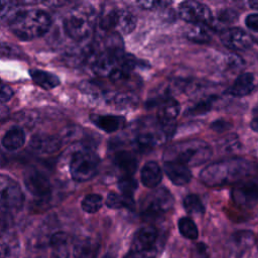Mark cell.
<instances>
[{
	"label": "cell",
	"instance_id": "22",
	"mask_svg": "<svg viewBox=\"0 0 258 258\" xmlns=\"http://www.w3.org/2000/svg\"><path fill=\"white\" fill-rule=\"evenodd\" d=\"M162 179V170L154 161L146 162L141 169V181L146 187L157 186Z\"/></svg>",
	"mask_w": 258,
	"mask_h": 258
},
{
	"label": "cell",
	"instance_id": "4",
	"mask_svg": "<svg viewBox=\"0 0 258 258\" xmlns=\"http://www.w3.org/2000/svg\"><path fill=\"white\" fill-rule=\"evenodd\" d=\"M96 16L92 7L80 5L72 9L63 19L66 33L77 41H83L92 34Z\"/></svg>",
	"mask_w": 258,
	"mask_h": 258
},
{
	"label": "cell",
	"instance_id": "25",
	"mask_svg": "<svg viewBox=\"0 0 258 258\" xmlns=\"http://www.w3.org/2000/svg\"><path fill=\"white\" fill-rule=\"evenodd\" d=\"M106 205L110 209H120V208L131 209L134 206V200L132 197L118 195L116 192H110L107 196Z\"/></svg>",
	"mask_w": 258,
	"mask_h": 258
},
{
	"label": "cell",
	"instance_id": "15",
	"mask_svg": "<svg viewBox=\"0 0 258 258\" xmlns=\"http://www.w3.org/2000/svg\"><path fill=\"white\" fill-rule=\"evenodd\" d=\"M168 137L159 125V128H145L140 130L135 138V143L140 150H150L166 141Z\"/></svg>",
	"mask_w": 258,
	"mask_h": 258
},
{
	"label": "cell",
	"instance_id": "38",
	"mask_svg": "<svg viewBox=\"0 0 258 258\" xmlns=\"http://www.w3.org/2000/svg\"><path fill=\"white\" fill-rule=\"evenodd\" d=\"M229 127H230V124L227 121H224V120H218V121H215L212 124L213 130L218 131V132H222V131L226 130Z\"/></svg>",
	"mask_w": 258,
	"mask_h": 258
},
{
	"label": "cell",
	"instance_id": "34",
	"mask_svg": "<svg viewBox=\"0 0 258 258\" xmlns=\"http://www.w3.org/2000/svg\"><path fill=\"white\" fill-rule=\"evenodd\" d=\"M13 96L12 89L0 80V104L7 102Z\"/></svg>",
	"mask_w": 258,
	"mask_h": 258
},
{
	"label": "cell",
	"instance_id": "36",
	"mask_svg": "<svg viewBox=\"0 0 258 258\" xmlns=\"http://www.w3.org/2000/svg\"><path fill=\"white\" fill-rule=\"evenodd\" d=\"M14 2H0V18L6 17L14 8Z\"/></svg>",
	"mask_w": 258,
	"mask_h": 258
},
{
	"label": "cell",
	"instance_id": "45",
	"mask_svg": "<svg viewBox=\"0 0 258 258\" xmlns=\"http://www.w3.org/2000/svg\"><path fill=\"white\" fill-rule=\"evenodd\" d=\"M79 258H91V255H88V256H81Z\"/></svg>",
	"mask_w": 258,
	"mask_h": 258
},
{
	"label": "cell",
	"instance_id": "26",
	"mask_svg": "<svg viewBox=\"0 0 258 258\" xmlns=\"http://www.w3.org/2000/svg\"><path fill=\"white\" fill-rule=\"evenodd\" d=\"M186 36L189 40L199 43H205L211 40V33L204 24H192L186 32Z\"/></svg>",
	"mask_w": 258,
	"mask_h": 258
},
{
	"label": "cell",
	"instance_id": "6",
	"mask_svg": "<svg viewBox=\"0 0 258 258\" xmlns=\"http://www.w3.org/2000/svg\"><path fill=\"white\" fill-rule=\"evenodd\" d=\"M136 17L125 9L113 7L104 8L100 16V26L105 30H115L117 33L128 34L136 26Z\"/></svg>",
	"mask_w": 258,
	"mask_h": 258
},
{
	"label": "cell",
	"instance_id": "33",
	"mask_svg": "<svg viewBox=\"0 0 258 258\" xmlns=\"http://www.w3.org/2000/svg\"><path fill=\"white\" fill-rule=\"evenodd\" d=\"M246 26L249 30L253 32V34H258V13L249 14L245 19Z\"/></svg>",
	"mask_w": 258,
	"mask_h": 258
},
{
	"label": "cell",
	"instance_id": "31",
	"mask_svg": "<svg viewBox=\"0 0 258 258\" xmlns=\"http://www.w3.org/2000/svg\"><path fill=\"white\" fill-rule=\"evenodd\" d=\"M18 244L15 241H9L0 245V258H17Z\"/></svg>",
	"mask_w": 258,
	"mask_h": 258
},
{
	"label": "cell",
	"instance_id": "21",
	"mask_svg": "<svg viewBox=\"0 0 258 258\" xmlns=\"http://www.w3.org/2000/svg\"><path fill=\"white\" fill-rule=\"evenodd\" d=\"M92 122L105 132H115L125 125V119L121 116L115 115H93Z\"/></svg>",
	"mask_w": 258,
	"mask_h": 258
},
{
	"label": "cell",
	"instance_id": "23",
	"mask_svg": "<svg viewBox=\"0 0 258 258\" xmlns=\"http://www.w3.org/2000/svg\"><path fill=\"white\" fill-rule=\"evenodd\" d=\"M25 141V134L19 127H13L6 132L2 139V145L11 151L19 149Z\"/></svg>",
	"mask_w": 258,
	"mask_h": 258
},
{
	"label": "cell",
	"instance_id": "44",
	"mask_svg": "<svg viewBox=\"0 0 258 258\" xmlns=\"http://www.w3.org/2000/svg\"><path fill=\"white\" fill-rule=\"evenodd\" d=\"M252 39L254 40V41H256L257 43H258V34H255V35H253V37H252Z\"/></svg>",
	"mask_w": 258,
	"mask_h": 258
},
{
	"label": "cell",
	"instance_id": "9",
	"mask_svg": "<svg viewBox=\"0 0 258 258\" xmlns=\"http://www.w3.org/2000/svg\"><path fill=\"white\" fill-rule=\"evenodd\" d=\"M23 194L18 183L10 176L0 174V211L12 212L22 207Z\"/></svg>",
	"mask_w": 258,
	"mask_h": 258
},
{
	"label": "cell",
	"instance_id": "35",
	"mask_svg": "<svg viewBox=\"0 0 258 258\" xmlns=\"http://www.w3.org/2000/svg\"><path fill=\"white\" fill-rule=\"evenodd\" d=\"M228 66L230 68H235V69H239L241 67H243V59L241 57H239V55L237 54H230L228 55Z\"/></svg>",
	"mask_w": 258,
	"mask_h": 258
},
{
	"label": "cell",
	"instance_id": "7",
	"mask_svg": "<svg viewBox=\"0 0 258 258\" xmlns=\"http://www.w3.org/2000/svg\"><path fill=\"white\" fill-rule=\"evenodd\" d=\"M100 159L95 152L89 149L78 151L71 160V175L77 181H87L96 175Z\"/></svg>",
	"mask_w": 258,
	"mask_h": 258
},
{
	"label": "cell",
	"instance_id": "11",
	"mask_svg": "<svg viewBox=\"0 0 258 258\" xmlns=\"http://www.w3.org/2000/svg\"><path fill=\"white\" fill-rule=\"evenodd\" d=\"M179 17L191 24H204L213 20V15L208 6L198 1H184L178 7Z\"/></svg>",
	"mask_w": 258,
	"mask_h": 258
},
{
	"label": "cell",
	"instance_id": "10",
	"mask_svg": "<svg viewBox=\"0 0 258 258\" xmlns=\"http://www.w3.org/2000/svg\"><path fill=\"white\" fill-rule=\"evenodd\" d=\"M232 199L241 207H255L258 204V177H246L237 182L232 188Z\"/></svg>",
	"mask_w": 258,
	"mask_h": 258
},
{
	"label": "cell",
	"instance_id": "5",
	"mask_svg": "<svg viewBox=\"0 0 258 258\" xmlns=\"http://www.w3.org/2000/svg\"><path fill=\"white\" fill-rule=\"evenodd\" d=\"M123 57L124 52L121 39L118 34L112 35L106 47L94 56L92 69L99 76L110 77L114 70L118 68Z\"/></svg>",
	"mask_w": 258,
	"mask_h": 258
},
{
	"label": "cell",
	"instance_id": "27",
	"mask_svg": "<svg viewBox=\"0 0 258 258\" xmlns=\"http://www.w3.org/2000/svg\"><path fill=\"white\" fill-rule=\"evenodd\" d=\"M179 233L186 239L195 240L199 236V230L195 222L188 217H182L178 220Z\"/></svg>",
	"mask_w": 258,
	"mask_h": 258
},
{
	"label": "cell",
	"instance_id": "13",
	"mask_svg": "<svg viewBox=\"0 0 258 258\" xmlns=\"http://www.w3.org/2000/svg\"><path fill=\"white\" fill-rule=\"evenodd\" d=\"M24 183L31 195L40 200L47 199L50 195V183L48 178L42 172L35 169L29 170L25 174Z\"/></svg>",
	"mask_w": 258,
	"mask_h": 258
},
{
	"label": "cell",
	"instance_id": "43",
	"mask_svg": "<svg viewBox=\"0 0 258 258\" xmlns=\"http://www.w3.org/2000/svg\"><path fill=\"white\" fill-rule=\"evenodd\" d=\"M249 5L251 6V8L258 10V1H251L249 2Z\"/></svg>",
	"mask_w": 258,
	"mask_h": 258
},
{
	"label": "cell",
	"instance_id": "14",
	"mask_svg": "<svg viewBox=\"0 0 258 258\" xmlns=\"http://www.w3.org/2000/svg\"><path fill=\"white\" fill-rule=\"evenodd\" d=\"M157 239V231L154 227L146 226L136 231L131 243V252L148 253L152 250Z\"/></svg>",
	"mask_w": 258,
	"mask_h": 258
},
{
	"label": "cell",
	"instance_id": "20",
	"mask_svg": "<svg viewBox=\"0 0 258 258\" xmlns=\"http://www.w3.org/2000/svg\"><path fill=\"white\" fill-rule=\"evenodd\" d=\"M114 163L117 168L124 173V175H131L136 171L138 166V161L136 156L126 150H121L115 153Z\"/></svg>",
	"mask_w": 258,
	"mask_h": 258
},
{
	"label": "cell",
	"instance_id": "46",
	"mask_svg": "<svg viewBox=\"0 0 258 258\" xmlns=\"http://www.w3.org/2000/svg\"><path fill=\"white\" fill-rule=\"evenodd\" d=\"M1 161H2V155H1V152H0V163H1Z\"/></svg>",
	"mask_w": 258,
	"mask_h": 258
},
{
	"label": "cell",
	"instance_id": "30",
	"mask_svg": "<svg viewBox=\"0 0 258 258\" xmlns=\"http://www.w3.org/2000/svg\"><path fill=\"white\" fill-rule=\"evenodd\" d=\"M118 187L122 191V195L132 197L133 192L137 188V181L131 175H124L119 179Z\"/></svg>",
	"mask_w": 258,
	"mask_h": 258
},
{
	"label": "cell",
	"instance_id": "32",
	"mask_svg": "<svg viewBox=\"0 0 258 258\" xmlns=\"http://www.w3.org/2000/svg\"><path fill=\"white\" fill-rule=\"evenodd\" d=\"M212 101L211 100H205L202 101L200 103H198L197 105H195L194 107H191L190 109H188L187 113L189 115H200V114H204L208 111H210V109L212 108Z\"/></svg>",
	"mask_w": 258,
	"mask_h": 258
},
{
	"label": "cell",
	"instance_id": "2",
	"mask_svg": "<svg viewBox=\"0 0 258 258\" xmlns=\"http://www.w3.org/2000/svg\"><path fill=\"white\" fill-rule=\"evenodd\" d=\"M51 24L49 15L40 9H29L16 13L10 21L11 31L22 40H31L47 32Z\"/></svg>",
	"mask_w": 258,
	"mask_h": 258
},
{
	"label": "cell",
	"instance_id": "37",
	"mask_svg": "<svg viewBox=\"0 0 258 258\" xmlns=\"http://www.w3.org/2000/svg\"><path fill=\"white\" fill-rule=\"evenodd\" d=\"M197 252V258H209L210 252L208 249V246L204 243H199L196 247Z\"/></svg>",
	"mask_w": 258,
	"mask_h": 258
},
{
	"label": "cell",
	"instance_id": "8",
	"mask_svg": "<svg viewBox=\"0 0 258 258\" xmlns=\"http://www.w3.org/2000/svg\"><path fill=\"white\" fill-rule=\"evenodd\" d=\"M172 206L173 198L166 188L153 189L142 200V215L147 218H156L168 212Z\"/></svg>",
	"mask_w": 258,
	"mask_h": 258
},
{
	"label": "cell",
	"instance_id": "1",
	"mask_svg": "<svg viewBox=\"0 0 258 258\" xmlns=\"http://www.w3.org/2000/svg\"><path fill=\"white\" fill-rule=\"evenodd\" d=\"M254 171V165L244 158H231L211 163L201 172V180L208 186L237 183Z\"/></svg>",
	"mask_w": 258,
	"mask_h": 258
},
{
	"label": "cell",
	"instance_id": "42",
	"mask_svg": "<svg viewBox=\"0 0 258 258\" xmlns=\"http://www.w3.org/2000/svg\"><path fill=\"white\" fill-rule=\"evenodd\" d=\"M9 115V110L5 105L0 104V121L6 119Z\"/></svg>",
	"mask_w": 258,
	"mask_h": 258
},
{
	"label": "cell",
	"instance_id": "19",
	"mask_svg": "<svg viewBox=\"0 0 258 258\" xmlns=\"http://www.w3.org/2000/svg\"><path fill=\"white\" fill-rule=\"evenodd\" d=\"M179 112H180V106L177 101L171 98L163 100L158 108L157 117H158L159 124H162V125L174 124L175 118L178 116Z\"/></svg>",
	"mask_w": 258,
	"mask_h": 258
},
{
	"label": "cell",
	"instance_id": "17",
	"mask_svg": "<svg viewBox=\"0 0 258 258\" xmlns=\"http://www.w3.org/2000/svg\"><path fill=\"white\" fill-rule=\"evenodd\" d=\"M164 171L168 178L176 185H184L191 178L190 169L175 161H164Z\"/></svg>",
	"mask_w": 258,
	"mask_h": 258
},
{
	"label": "cell",
	"instance_id": "16",
	"mask_svg": "<svg viewBox=\"0 0 258 258\" xmlns=\"http://www.w3.org/2000/svg\"><path fill=\"white\" fill-rule=\"evenodd\" d=\"M29 145L36 152L50 154L59 150L61 147V141L54 135L37 133L31 137Z\"/></svg>",
	"mask_w": 258,
	"mask_h": 258
},
{
	"label": "cell",
	"instance_id": "24",
	"mask_svg": "<svg viewBox=\"0 0 258 258\" xmlns=\"http://www.w3.org/2000/svg\"><path fill=\"white\" fill-rule=\"evenodd\" d=\"M29 73L33 82L45 90L52 89L59 85L58 78L49 72L41 70H30Z\"/></svg>",
	"mask_w": 258,
	"mask_h": 258
},
{
	"label": "cell",
	"instance_id": "12",
	"mask_svg": "<svg viewBox=\"0 0 258 258\" xmlns=\"http://www.w3.org/2000/svg\"><path fill=\"white\" fill-rule=\"evenodd\" d=\"M220 38L225 46L234 50H245L253 43L252 36L239 27L224 29Z\"/></svg>",
	"mask_w": 258,
	"mask_h": 258
},
{
	"label": "cell",
	"instance_id": "39",
	"mask_svg": "<svg viewBox=\"0 0 258 258\" xmlns=\"http://www.w3.org/2000/svg\"><path fill=\"white\" fill-rule=\"evenodd\" d=\"M251 128L258 133V106L253 110V118L251 120Z\"/></svg>",
	"mask_w": 258,
	"mask_h": 258
},
{
	"label": "cell",
	"instance_id": "40",
	"mask_svg": "<svg viewBox=\"0 0 258 258\" xmlns=\"http://www.w3.org/2000/svg\"><path fill=\"white\" fill-rule=\"evenodd\" d=\"M139 4L146 9H154L156 6L160 4V2H154V1H144V2H139Z\"/></svg>",
	"mask_w": 258,
	"mask_h": 258
},
{
	"label": "cell",
	"instance_id": "3",
	"mask_svg": "<svg viewBox=\"0 0 258 258\" xmlns=\"http://www.w3.org/2000/svg\"><path fill=\"white\" fill-rule=\"evenodd\" d=\"M211 156L212 148L207 142L201 139H191L177 142L168 147L164 153V160L179 162L189 167L205 163Z\"/></svg>",
	"mask_w": 258,
	"mask_h": 258
},
{
	"label": "cell",
	"instance_id": "18",
	"mask_svg": "<svg viewBox=\"0 0 258 258\" xmlns=\"http://www.w3.org/2000/svg\"><path fill=\"white\" fill-rule=\"evenodd\" d=\"M255 88L254 76L251 73H243L238 76L234 84L227 90V93L234 97H244L253 92Z\"/></svg>",
	"mask_w": 258,
	"mask_h": 258
},
{
	"label": "cell",
	"instance_id": "28",
	"mask_svg": "<svg viewBox=\"0 0 258 258\" xmlns=\"http://www.w3.org/2000/svg\"><path fill=\"white\" fill-rule=\"evenodd\" d=\"M183 208L188 214L201 215L205 213V206L201 199L196 195H187L183 199Z\"/></svg>",
	"mask_w": 258,
	"mask_h": 258
},
{
	"label": "cell",
	"instance_id": "29",
	"mask_svg": "<svg viewBox=\"0 0 258 258\" xmlns=\"http://www.w3.org/2000/svg\"><path fill=\"white\" fill-rule=\"evenodd\" d=\"M102 205L103 199L98 194H90L82 201V209L89 214L98 212L102 208Z\"/></svg>",
	"mask_w": 258,
	"mask_h": 258
},
{
	"label": "cell",
	"instance_id": "41",
	"mask_svg": "<svg viewBox=\"0 0 258 258\" xmlns=\"http://www.w3.org/2000/svg\"><path fill=\"white\" fill-rule=\"evenodd\" d=\"M148 253H136V252H130L125 258H149Z\"/></svg>",
	"mask_w": 258,
	"mask_h": 258
}]
</instances>
